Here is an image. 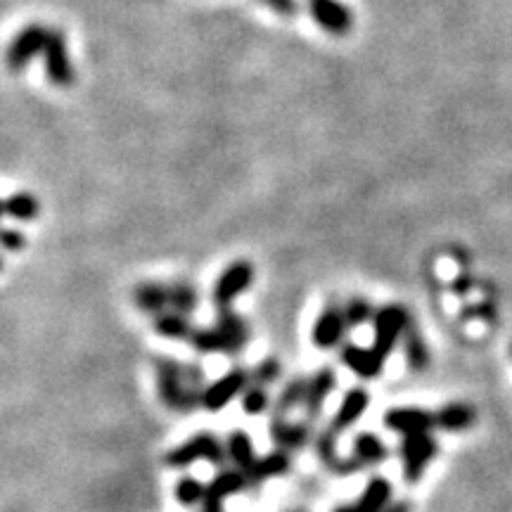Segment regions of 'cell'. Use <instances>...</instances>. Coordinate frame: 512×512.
<instances>
[{"label":"cell","mask_w":512,"mask_h":512,"mask_svg":"<svg viewBox=\"0 0 512 512\" xmlns=\"http://www.w3.org/2000/svg\"><path fill=\"white\" fill-rule=\"evenodd\" d=\"M157 373V392L166 408L176 413H190L202 406L204 392L195 389L188 382V370L181 361L171 356H159L155 361Z\"/></svg>","instance_id":"1"},{"label":"cell","mask_w":512,"mask_h":512,"mask_svg":"<svg viewBox=\"0 0 512 512\" xmlns=\"http://www.w3.org/2000/svg\"><path fill=\"white\" fill-rule=\"evenodd\" d=\"M200 460H207V463L223 470L228 463L226 441H221L214 432H200L166 453V465L174 467V470H185V467L200 463Z\"/></svg>","instance_id":"2"},{"label":"cell","mask_w":512,"mask_h":512,"mask_svg":"<svg viewBox=\"0 0 512 512\" xmlns=\"http://www.w3.org/2000/svg\"><path fill=\"white\" fill-rule=\"evenodd\" d=\"M254 283V266L249 261H235L216 280L211 302L219 311H228L242 292H247Z\"/></svg>","instance_id":"3"},{"label":"cell","mask_w":512,"mask_h":512,"mask_svg":"<svg viewBox=\"0 0 512 512\" xmlns=\"http://www.w3.org/2000/svg\"><path fill=\"white\" fill-rule=\"evenodd\" d=\"M249 382H252V373H249V370L245 368L228 370V373L219 377V380L207 384V389H204V396H202V408H207L211 413L223 411L228 403H233L238 396H242V392L249 387Z\"/></svg>","instance_id":"4"},{"label":"cell","mask_w":512,"mask_h":512,"mask_svg":"<svg viewBox=\"0 0 512 512\" xmlns=\"http://www.w3.org/2000/svg\"><path fill=\"white\" fill-rule=\"evenodd\" d=\"M408 323H411V316L401 309V306H384L375 313V344L373 349L380 354L384 361L392 354L396 342L403 337Z\"/></svg>","instance_id":"5"},{"label":"cell","mask_w":512,"mask_h":512,"mask_svg":"<svg viewBox=\"0 0 512 512\" xmlns=\"http://www.w3.org/2000/svg\"><path fill=\"white\" fill-rule=\"evenodd\" d=\"M401 460H403V475H406V482H420L422 472L430 460L437 453V441L430 437V432L422 434H406L401 441Z\"/></svg>","instance_id":"6"},{"label":"cell","mask_w":512,"mask_h":512,"mask_svg":"<svg viewBox=\"0 0 512 512\" xmlns=\"http://www.w3.org/2000/svg\"><path fill=\"white\" fill-rule=\"evenodd\" d=\"M48 34H50L48 27H41V24H29V27H24L15 38H12L8 55H5V62H8V67L12 69V72H22V69L27 67L34 57H38V53H43V50H46Z\"/></svg>","instance_id":"7"},{"label":"cell","mask_w":512,"mask_h":512,"mask_svg":"<svg viewBox=\"0 0 512 512\" xmlns=\"http://www.w3.org/2000/svg\"><path fill=\"white\" fill-rule=\"evenodd\" d=\"M43 55H46V74L50 83H55V86L60 88L72 86L76 72L72 60H69L67 41H64V34L60 29H50Z\"/></svg>","instance_id":"8"},{"label":"cell","mask_w":512,"mask_h":512,"mask_svg":"<svg viewBox=\"0 0 512 512\" xmlns=\"http://www.w3.org/2000/svg\"><path fill=\"white\" fill-rule=\"evenodd\" d=\"M249 489L245 472L238 467H223L207 486V496L202 501V512H223V501L230 496H238Z\"/></svg>","instance_id":"9"},{"label":"cell","mask_w":512,"mask_h":512,"mask_svg":"<svg viewBox=\"0 0 512 512\" xmlns=\"http://www.w3.org/2000/svg\"><path fill=\"white\" fill-rule=\"evenodd\" d=\"M347 320H344L342 306H328L325 311H320V316L313 323V344L318 349H335L342 344L344 335H347Z\"/></svg>","instance_id":"10"},{"label":"cell","mask_w":512,"mask_h":512,"mask_svg":"<svg viewBox=\"0 0 512 512\" xmlns=\"http://www.w3.org/2000/svg\"><path fill=\"white\" fill-rule=\"evenodd\" d=\"M292 470V456L290 451H283V448H275V451L266 453V456L256 458L252 470L245 472L249 489H259L261 484H266L268 479H278L290 475Z\"/></svg>","instance_id":"11"},{"label":"cell","mask_w":512,"mask_h":512,"mask_svg":"<svg viewBox=\"0 0 512 512\" xmlns=\"http://www.w3.org/2000/svg\"><path fill=\"white\" fill-rule=\"evenodd\" d=\"M337 387V373L332 368H320L309 377V387H306V399H304V415L306 420L313 422L323 413L325 401L335 392Z\"/></svg>","instance_id":"12"},{"label":"cell","mask_w":512,"mask_h":512,"mask_svg":"<svg viewBox=\"0 0 512 512\" xmlns=\"http://www.w3.org/2000/svg\"><path fill=\"white\" fill-rule=\"evenodd\" d=\"M309 10L318 27L330 31V34H347L351 24H354V17H351L347 5L337 3V0H309Z\"/></svg>","instance_id":"13"},{"label":"cell","mask_w":512,"mask_h":512,"mask_svg":"<svg viewBox=\"0 0 512 512\" xmlns=\"http://www.w3.org/2000/svg\"><path fill=\"white\" fill-rule=\"evenodd\" d=\"M384 425H387L389 430L403 434V437H406V434H422L430 432L432 427H437V415L418 411V408H394V411L384 415Z\"/></svg>","instance_id":"14"},{"label":"cell","mask_w":512,"mask_h":512,"mask_svg":"<svg viewBox=\"0 0 512 512\" xmlns=\"http://www.w3.org/2000/svg\"><path fill=\"white\" fill-rule=\"evenodd\" d=\"M271 437L275 446L283 451H302L304 446L311 444L313 430L311 422H290V420H271Z\"/></svg>","instance_id":"15"},{"label":"cell","mask_w":512,"mask_h":512,"mask_svg":"<svg viewBox=\"0 0 512 512\" xmlns=\"http://www.w3.org/2000/svg\"><path fill=\"white\" fill-rule=\"evenodd\" d=\"M339 358L351 373L363 377V380H373L384 368V358L375 349H363L358 344H344Z\"/></svg>","instance_id":"16"},{"label":"cell","mask_w":512,"mask_h":512,"mask_svg":"<svg viewBox=\"0 0 512 512\" xmlns=\"http://www.w3.org/2000/svg\"><path fill=\"white\" fill-rule=\"evenodd\" d=\"M216 328L221 330L223 337H226V347H228L226 354L228 356L240 354V351L249 344V335H252V332H249L247 320L238 316L233 309L219 311V316H216Z\"/></svg>","instance_id":"17"},{"label":"cell","mask_w":512,"mask_h":512,"mask_svg":"<svg viewBox=\"0 0 512 512\" xmlns=\"http://www.w3.org/2000/svg\"><path fill=\"white\" fill-rule=\"evenodd\" d=\"M368 406H370V394L366 392V389H361V387L349 389V392L344 394L342 403H339V408H337L335 418H332L330 427L337 434L349 430V427L368 411Z\"/></svg>","instance_id":"18"},{"label":"cell","mask_w":512,"mask_h":512,"mask_svg":"<svg viewBox=\"0 0 512 512\" xmlns=\"http://www.w3.org/2000/svg\"><path fill=\"white\" fill-rule=\"evenodd\" d=\"M306 387H309V377H304V375L292 377V380L287 382L283 389H280L278 399L273 401L271 420H287V415H290L294 408L304 406Z\"/></svg>","instance_id":"19"},{"label":"cell","mask_w":512,"mask_h":512,"mask_svg":"<svg viewBox=\"0 0 512 512\" xmlns=\"http://www.w3.org/2000/svg\"><path fill=\"white\" fill-rule=\"evenodd\" d=\"M133 302L147 316H159L169 311V285L164 283H140L133 290Z\"/></svg>","instance_id":"20"},{"label":"cell","mask_w":512,"mask_h":512,"mask_svg":"<svg viewBox=\"0 0 512 512\" xmlns=\"http://www.w3.org/2000/svg\"><path fill=\"white\" fill-rule=\"evenodd\" d=\"M226 451H228L230 463H233L242 472L252 470L256 458H259V456H256V451H254L252 437H249V434L242 432V430H235V432L228 434Z\"/></svg>","instance_id":"21"},{"label":"cell","mask_w":512,"mask_h":512,"mask_svg":"<svg viewBox=\"0 0 512 512\" xmlns=\"http://www.w3.org/2000/svg\"><path fill=\"white\" fill-rule=\"evenodd\" d=\"M351 456L358 460V465H361V467L380 465V463H384V460H387L389 448L384 446V441L380 437H375V434H370V432H363L354 439Z\"/></svg>","instance_id":"22"},{"label":"cell","mask_w":512,"mask_h":512,"mask_svg":"<svg viewBox=\"0 0 512 512\" xmlns=\"http://www.w3.org/2000/svg\"><path fill=\"white\" fill-rule=\"evenodd\" d=\"M389 498H392V484L387 479L375 477L363 489V494L354 503V508L356 512H382L389 505Z\"/></svg>","instance_id":"23"},{"label":"cell","mask_w":512,"mask_h":512,"mask_svg":"<svg viewBox=\"0 0 512 512\" xmlns=\"http://www.w3.org/2000/svg\"><path fill=\"white\" fill-rule=\"evenodd\" d=\"M152 328H155L157 335H162L166 339H185V342H188L195 325H192L190 318L183 316V313L166 311L152 318Z\"/></svg>","instance_id":"24"},{"label":"cell","mask_w":512,"mask_h":512,"mask_svg":"<svg viewBox=\"0 0 512 512\" xmlns=\"http://www.w3.org/2000/svg\"><path fill=\"white\" fill-rule=\"evenodd\" d=\"M197 304H200V292L195 290V285H190V283H171L169 285V311L190 316V313L197 311Z\"/></svg>","instance_id":"25"},{"label":"cell","mask_w":512,"mask_h":512,"mask_svg":"<svg viewBox=\"0 0 512 512\" xmlns=\"http://www.w3.org/2000/svg\"><path fill=\"white\" fill-rule=\"evenodd\" d=\"M188 344L200 354H226V337L216 328H195L188 339Z\"/></svg>","instance_id":"26"},{"label":"cell","mask_w":512,"mask_h":512,"mask_svg":"<svg viewBox=\"0 0 512 512\" xmlns=\"http://www.w3.org/2000/svg\"><path fill=\"white\" fill-rule=\"evenodd\" d=\"M403 347H406V356H408V363H411L413 370H425L427 363H430V351H427L425 342H422L420 332L415 330V323L411 318V323H408L406 332H403Z\"/></svg>","instance_id":"27"},{"label":"cell","mask_w":512,"mask_h":512,"mask_svg":"<svg viewBox=\"0 0 512 512\" xmlns=\"http://www.w3.org/2000/svg\"><path fill=\"white\" fill-rule=\"evenodd\" d=\"M472 420H475V413L463 406V403H451V406H446L444 411L437 413V427L448 432L465 430V427L472 425Z\"/></svg>","instance_id":"28"},{"label":"cell","mask_w":512,"mask_h":512,"mask_svg":"<svg viewBox=\"0 0 512 512\" xmlns=\"http://www.w3.org/2000/svg\"><path fill=\"white\" fill-rule=\"evenodd\" d=\"M5 204V216H12L17 221H31L38 216V200L29 192H17V195L8 197Z\"/></svg>","instance_id":"29"},{"label":"cell","mask_w":512,"mask_h":512,"mask_svg":"<svg viewBox=\"0 0 512 512\" xmlns=\"http://www.w3.org/2000/svg\"><path fill=\"white\" fill-rule=\"evenodd\" d=\"M273 401L271 394H268V387H261V384H252L242 392V411L247 415H264L266 411H271Z\"/></svg>","instance_id":"30"},{"label":"cell","mask_w":512,"mask_h":512,"mask_svg":"<svg viewBox=\"0 0 512 512\" xmlns=\"http://www.w3.org/2000/svg\"><path fill=\"white\" fill-rule=\"evenodd\" d=\"M316 453H318L320 463L328 467L330 472L337 470L342 456H339V451H337V432L332 430V427L330 430H323L316 437Z\"/></svg>","instance_id":"31"},{"label":"cell","mask_w":512,"mask_h":512,"mask_svg":"<svg viewBox=\"0 0 512 512\" xmlns=\"http://www.w3.org/2000/svg\"><path fill=\"white\" fill-rule=\"evenodd\" d=\"M207 496V486H204L200 479L195 477H183L181 482L176 484V501L185 505V508H192V505H200Z\"/></svg>","instance_id":"32"},{"label":"cell","mask_w":512,"mask_h":512,"mask_svg":"<svg viewBox=\"0 0 512 512\" xmlns=\"http://www.w3.org/2000/svg\"><path fill=\"white\" fill-rule=\"evenodd\" d=\"M342 313H344V320H347L349 330H354L358 325L368 323V320L373 318V309H370L366 299H349V302L342 306Z\"/></svg>","instance_id":"33"},{"label":"cell","mask_w":512,"mask_h":512,"mask_svg":"<svg viewBox=\"0 0 512 512\" xmlns=\"http://www.w3.org/2000/svg\"><path fill=\"white\" fill-rule=\"evenodd\" d=\"M249 373H252V384L271 387L273 382L280 380V375H283V368H280L278 358H264V361H261L254 370H249Z\"/></svg>","instance_id":"34"},{"label":"cell","mask_w":512,"mask_h":512,"mask_svg":"<svg viewBox=\"0 0 512 512\" xmlns=\"http://www.w3.org/2000/svg\"><path fill=\"white\" fill-rule=\"evenodd\" d=\"M24 245H27V238H24L19 230H12V228L0 230V247L3 249H8V252H19Z\"/></svg>","instance_id":"35"},{"label":"cell","mask_w":512,"mask_h":512,"mask_svg":"<svg viewBox=\"0 0 512 512\" xmlns=\"http://www.w3.org/2000/svg\"><path fill=\"white\" fill-rule=\"evenodd\" d=\"M413 505L408 501H399V503H389L387 508H384L382 512H411Z\"/></svg>","instance_id":"36"},{"label":"cell","mask_w":512,"mask_h":512,"mask_svg":"<svg viewBox=\"0 0 512 512\" xmlns=\"http://www.w3.org/2000/svg\"><path fill=\"white\" fill-rule=\"evenodd\" d=\"M332 512H356V508L354 503H351V505H339V508H335Z\"/></svg>","instance_id":"37"},{"label":"cell","mask_w":512,"mask_h":512,"mask_svg":"<svg viewBox=\"0 0 512 512\" xmlns=\"http://www.w3.org/2000/svg\"><path fill=\"white\" fill-rule=\"evenodd\" d=\"M3 214H5V204L0 202V216H3Z\"/></svg>","instance_id":"38"},{"label":"cell","mask_w":512,"mask_h":512,"mask_svg":"<svg viewBox=\"0 0 512 512\" xmlns=\"http://www.w3.org/2000/svg\"><path fill=\"white\" fill-rule=\"evenodd\" d=\"M290 512H309V510H290Z\"/></svg>","instance_id":"39"},{"label":"cell","mask_w":512,"mask_h":512,"mask_svg":"<svg viewBox=\"0 0 512 512\" xmlns=\"http://www.w3.org/2000/svg\"><path fill=\"white\" fill-rule=\"evenodd\" d=\"M0 268H3V261H0Z\"/></svg>","instance_id":"40"}]
</instances>
